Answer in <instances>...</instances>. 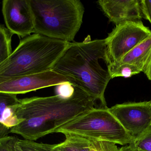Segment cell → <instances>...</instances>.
<instances>
[{
	"label": "cell",
	"mask_w": 151,
	"mask_h": 151,
	"mask_svg": "<svg viewBox=\"0 0 151 151\" xmlns=\"http://www.w3.org/2000/svg\"><path fill=\"white\" fill-rule=\"evenodd\" d=\"M75 87L69 82H64L58 85L56 91L57 95L63 97H71L75 92Z\"/></svg>",
	"instance_id": "19"
},
{
	"label": "cell",
	"mask_w": 151,
	"mask_h": 151,
	"mask_svg": "<svg viewBox=\"0 0 151 151\" xmlns=\"http://www.w3.org/2000/svg\"><path fill=\"white\" fill-rule=\"evenodd\" d=\"M151 36V31L141 20L127 21L116 25L105 39L106 64L119 62L135 47Z\"/></svg>",
	"instance_id": "6"
},
{
	"label": "cell",
	"mask_w": 151,
	"mask_h": 151,
	"mask_svg": "<svg viewBox=\"0 0 151 151\" xmlns=\"http://www.w3.org/2000/svg\"><path fill=\"white\" fill-rule=\"evenodd\" d=\"M90 151H119L116 144L104 140L90 139Z\"/></svg>",
	"instance_id": "17"
},
{
	"label": "cell",
	"mask_w": 151,
	"mask_h": 151,
	"mask_svg": "<svg viewBox=\"0 0 151 151\" xmlns=\"http://www.w3.org/2000/svg\"><path fill=\"white\" fill-rule=\"evenodd\" d=\"M134 151H138L137 150H135V149H134Z\"/></svg>",
	"instance_id": "24"
},
{
	"label": "cell",
	"mask_w": 151,
	"mask_h": 151,
	"mask_svg": "<svg viewBox=\"0 0 151 151\" xmlns=\"http://www.w3.org/2000/svg\"><path fill=\"white\" fill-rule=\"evenodd\" d=\"M144 72L147 76L149 80L151 81V57L149 60V63L147 64Z\"/></svg>",
	"instance_id": "22"
},
{
	"label": "cell",
	"mask_w": 151,
	"mask_h": 151,
	"mask_svg": "<svg viewBox=\"0 0 151 151\" xmlns=\"http://www.w3.org/2000/svg\"><path fill=\"white\" fill-rule=\"evenodd\" d=\"M17 137L7 136L0 138V151H13V145Z\"/></svg>",
	"instance_id": "20"
},
{
	"label": "cell",
	"mask_w": 151,
	"mask_h": 151,
	"mask_svg": "<svg viewBox=\"0 0 151 151\" xmlns=\"http://www.w3.org/2000/svg\"><path fill=\"white\" fill-rule=\"evenodd\" d=\"M100 59L106 63L105 40H91L88 35L81 42L70 43L51 71L64 76L73 86L99 101L101 107H107L104 94L111 78L107 69L100 65Z\"/></svg>",
	"instance_id": "2"
},
{
	"label": "cell",
	"mask_w": 151,
	"mask_h": 151,
	"mask_svg": "<svg viewBox=\"0 0 151 151\" xmlns=\"http://www.w3.org/2000/svg\"><path fill=\"white\" fill-rule=\"evenodd\" d=\"M107 70L111 79L118 77L130 78L141 72L140 70L134 66L127 64H109Z\"/></svg>",
	"instance_id": "14"
},
{
	"label": "cell",
	"mask_w": 151,
	"mask_h": 151,
	"mask_svg": "<svg viewBox=\"0 0 151 151\" xmlns=\"http://www.w3.org/2000/svg\"><path fill=\"white\" fill-rule=\"evenodd\" d=\"M12 34L5 27L0 25V65L11 54V41Z\"/></svg>",
	"instance_id": "16"
},
{
	"label": "cell",
	"mask_w": 151,
	"mask_h": 151,
	"mask_svg": "<svg viewBox=\"0 0 151 151\" xmlns=\"http://www.w3.org/2000/svg\"><path fill=\"white\" fill-rule=\"evenodd\" d=\"M134 148L133 144L129 145H125L119 149V151H134Z\"/></svg>",
	"instance_id": "23"
},
{
	"label": "cell",
	"mask_w": 151,
	"mask_h": 151,
	"mask_svg": "<svg viewBox=\"0 0 151 151\" xmlns=\"http://www.w3.org/2000/svg\"><path fill=\"white\" fill-rule=\"evenodd\" d=\"M151 57V36L131 50L119 62L112 64L131 65L144 72Z\"/></svg>",
	"instance_id": "12"
},
{
	"label": "cell",
	"mask_w": 151,
	"mask_h": 151,
	"mask_svg": "<svg viewBox=\"0 0 151 151\" xmlns=\"http://www.w3.org/2000/svg\"><path fill=\"white\" fill-rule=\"evenodd\" d=\"M53 144L39 143L35 141L21 140L17 138L14 145L13 151H53Z\"/></svg>",
	"instance_id": "15"
},
{
	"label": "cell",
	"mask_w": 151,
	"mask_h": 151,
	"mask_svg": "<svg viewBox=\"0 0 151 151\" xmlns=\"http://www.w3.org/2000/svg\"><path fill=\"white\" fill-rule=\"evenodd\" d=\"M141 6L143 17L151 24V0H142Z\"/></svg>",
	"instance_id": "21"
},
{
	"label": "cell",
	"mask_w": 151,
	"mask_h": 151,
	"mask_svg": "<svg viewBox=\"0 0 151 151\" xmlns=\"http://www.w3.org/2000/svg\"><path fill=\"white\" fill-rule=\"evenodd\" d=\"M135 150L138 151H151V129L133 143Z\"/></svg>",
	"instance_id": "18"
},
{
	"label": "cell",
	"mask_w": 151,
	"mask_h": 151,
	"mask_svg": "<svg viewBox=\"0 0 151 151\" xmlns=\"http://www.w3.org/2000/svg\"><path fill=\"white\" fill-rule=\"evenodd\" d=\"M109 109L135 141L151 129V100L119 104Z\"/></svg>",
	"instance_id": "7"
},
{
	"label": "cell",
	"mask_w": 151,
	"mask_h": 151,
	"mask_svg": "<svg viewBox=\"0 0 151 151\" xmlns=\"http://www.w3.org/2000/svg\"><path fill=\"white\" fill-rule=\"evenodd\" d=\"M19 103L17 95L0 92V138L8 136L21 122L16 115Z\"/></svg>",
	"instance_id": "11"
},
{
	"label": "cell",
	"mask_w": 151,
	"mask_h": 151,
	"mask_svg": "<svg viewBox=\"0 0 151 151\" xmlns=\"http://www.w3.org/2000/svg\"><path fill=\"white\" fill-rule=\"evenodd\" d=\"M96 103L76 87L73 95L67 98L56 95L19 99L16 115L21 122L12 128L10 133L36 141L55 133L76 117L95 108Z\"/></svg>",
	"instance_id": "1"
},
{
	"label": "cell",
	"mask_w": 151,
	"mask_h": 151,
	"mask_svg": "<svg viewBox=\"0 0 151 151\" xmlns=\"http://www.w3.org/2000/svg\"><path fill=\"white\" fill-rule=\"evenodd\" d=\"M98 3L110 21L116 26L142 18L140 0H99Z\"/></svg>",
	"instance_id": "10"
},
{
	"label": "cell",
	"mask_w": 151,
	"mask_h": 151,
	"mask_svg": "<svg viewBox=\"0 0 151 151\" xmlns=\"http://www.w3.org/2000/svg\"><path fill=\"white\" fill-rule=\"evenodd\" d=\"M2 12L7 29L19 37L33 33L34 20L29 0H4Z\"/></svg>",
	"instance_id": "9"
},
{
	"label": "cell",
	"mask_w": 151,
	"mask_h": 151,
	"mask_svg": "<svg viewBox=\"0 0 151 151\" xmlns=\"http://www.w3.org/2000/svg\"><path fill=\"white\" fill-rule=\"evenodd\" d=\"M69 43L38 34L25 37L0 65V79L51 71Z\"/></svg>",
	"instance_id": "3"
},
{
	"label": "cell",
	"mask_w": 151,
	"mask_h": 151,
	"mask_svg": "<svg viewBox=\"0 0 151 151\" xmlns=\"http://www.w3.org/2000/svg\"><path fill=\"white\" fill-rule=\"evenodd\" d=\"M33 33L70 42L83 21L84 9L79 0H29Z\"/></svg>",
	"instance_id": "4"
},
{
	"label": "cell",
	"mask_w": 151,
	"mask_h": 151,
	"mask_svg": "<svg viewBox=\"0 0 151 151\" xmlns=\"http://www.w3.org/2000/svg\"><path fill=\"white\" fill-rule=\"evenodd\" d=\"M58 133L74 134L123 146L135 141L108 107H95L83 113L57 129L55 133Z\"/></svg>",
	"instance_id": "5"
},
{
	"label": "cell",
	"mask_w": 151,
	"mask_h": 151,
	"mask_svg": "<svg viewBox=\"0 0 151 151\" xmlns=\"http://www.w3.org/2000/svg\"><path fill=\"white\" fill-rule=\"evenodd\" d=\"M69 82L66 78L50 71L41 73L0 79V92L18 94Z\"/></svg>",
	"instance_id": "8"
},
{
	"label": "cell",
	"mask_w": 151,
	"mask_h": 151,
	"mask_svg": "<svg viewBox=\"0 0 151 151\" xmlns=\"http://www.w3.org/2000/svg\"><path fill=\"white\" fill-rule=\"evenodd\" d=\"M63 142L53 144V151H90V139L72 134H64Z\"/></svg>",
	"instance_id": "13"
}]
</instances>
